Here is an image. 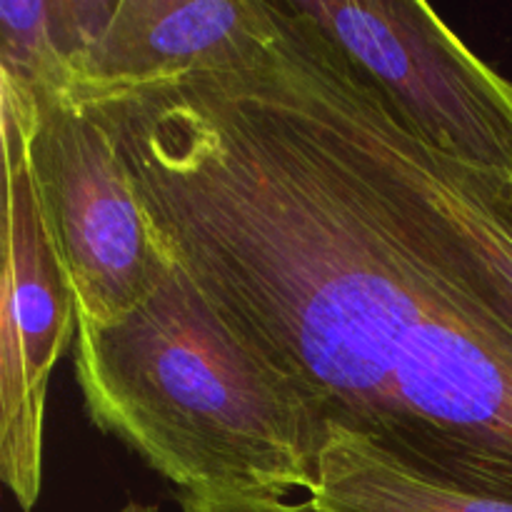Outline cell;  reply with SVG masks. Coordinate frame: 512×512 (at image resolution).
<instances>
[{
  "label": "cell",
  "mask_w": 512,
  "mask_h": 512,
  "mask_svg": "<svg viewBox=\"0 0 512 512\" xmlns=\"http://www.w3.org/2000/svg\"><path fill=\"white\" fill-rule=\"evenodd\" d=\"M253 65L80 105L170 258L320 430L512 503V323L360 115L293 0Z\"/></svg>",
  "instance_id": "6da1fadb"
},
{
  "label": "cell",
  "mask_w": 512,
  "mask_h": 512,
  "mask_svg": "<svg viewBox=\"0 0 512 512\" xmlns=\"http://www.w3.org/2000/svg\"><path fill=\"white\" fill-rule=\"evenodd\" d=\"M73 373L90 423L180 493H313L318 420L178 263L120 320L78 323Z\"/></svg>",
  "instance_id": "7a4b0ae2"
},
{
  "label": "cell",
  "mask_w": 512,
  "mask_h": 512,
  "mask_svg": "<svg viewBox=\"0 0 512 512\" xmlns=\"http://www.w3.org/2000/svg\"><path fill=\"white\" fill-rule=\"evenodd\" d=\"M5 163V273L0 300V475L20 510L43 485L45 398L53 368L75 343L78 310L45 220L30 143L38 100L0 75Z\"/></svg>",
  "instance_id": "3957f363"
},
{
  "label": "cell",
  "mask_w": 512,
  "mask_h": 512,
  "mask_svg": "<svg viewBox=\"0 0 512 512\" xmlns=\"http://www.w3.org/2000/svg\"><path fill=\"white\" fill-rule=\"evenodd\" d=\"M430 148L512 180V80L423 0H293Z\"/></svg>",
  "instance_id": "277c9868"
},
{
  "label": "cell",
  "mask_w": 512,
  "mask_h": 512,
  "mask_svg": "<svg viewBox=\"0 0 512 512\" xmlns=\"http://www.w3.org/2000/svg\"><path fill=\"white\" fill-rule=\"evenodd\" d=\"M35 100L38 128L30 158L78 323H115L150 298L175 263L103 123L55 95Z\"/></svg>",
  "instance_id": "5b68a950"
},
{
  "label": "cell",
  "mask_w": 512,
  "mask_h": 512,
  "mask_svg": "<svg viewBox=\"0 0 512 512\" xmlns=\"http://www.w3.org/2000/svg\"><path fill=\"white\" fill-rule=\"evenodd\" d=\"M278 35L268 0H118L113 20L70 60L55 98L68 105L253 65Z\"/></svg>",
  "instance_id": "8992f818"
},
{
  "label": "cell",
  "mask_w": 512,
  "mask_h": 512,
  "mask_svg": "<svg viewBox=\"0 0 512 512\" xmlns=\"http://www.w3.org/2000/svg\"><path fill=\"white\" fill-rule=\"evenodd\" d=\"M348 75L370 133L448 230L490 303L512 323V180L430 148L353 60Z\"/></svg>",
  "instance_id": "52a82bcc"
},
{
  "label": "cell",
  "mask_w": 512,
  "mask_h": 512,
  "mask_svg": "<svg viewBox=\"0 0 512 512\" xmlns=\"http://www.w3.org/2000/svg\"><path fill=\"white\" fill-rule=\"evenodd\" d=\"M308 498L330 512H512L508 500L433 483L338 425L325 428Z\"/></svg>",
  "instance_id": "ba28073f"
},
{
  "label": "cell",
  "mask_w": 512,
  "mask_h": 512,
  "mask_svg": "<svg viewBox=\"0 0 512 512\" xmlns=\"http://www.w3.org/2000/svg\"><path fill=\"white\" fill-rule=\"evenodd\" d=\"M118 0H0V75L58 95L70 60L113 20Z\"/></svg>",
  "instance_id": "9c48e42d"
},
{
  "label": "cell",
  "mask_w": 512,
  "mask_h": 512,
  "mask_svg": "<svg viewBox=\"0 0 512 512\" xmlns=\"http://www.w3.org/2000/svg\"><path fill=\"white\" fill-rule=\"evenodd\" d=\"M183 512H330L305 495L293 498H208V495L180 493Z\"/></svg>",
  "instance_id": "30bf717a"
},
{
  "label": "cell",
  "mask_w": 512,
  "mask_h": 512,
  "mask_svg": "<svg viewBox=\"0 0 512 512\" xmlns=\"http://www.w3.org/2000/svg\"><path fill=\"white\" fill-rule=\"evenodd\" d=\"M115 512H160L158 505H143V503H128Z\"/></svg>",
  "instance_id": "8fae6325"
}]
</instances>
